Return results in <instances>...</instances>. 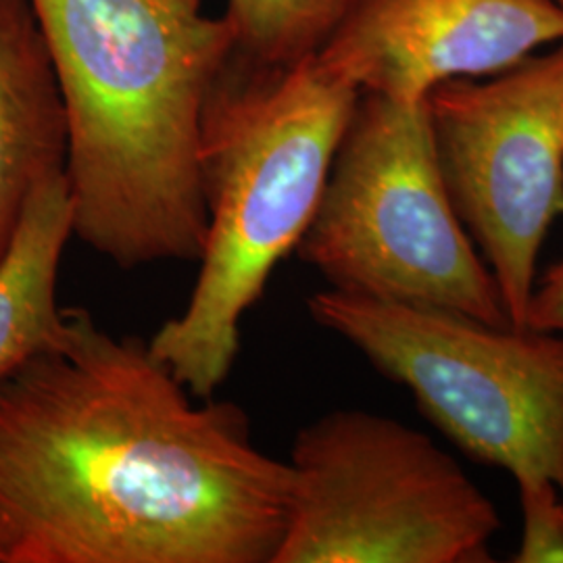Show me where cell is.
<instances>
[{"label": "cell", "instance_id": "6da1fadb", "mask_svg": "<svg viewBox=\"0 0 563 563\" xmlns=\"http://www.w3.org/2000/svg\"><path fill=\"white\" fill-rule=\"evenodd\" d=\"M290 488L241 405L84 307L0 380V563H274Z\"/></svg>", "mask_w": 563, "mask_h": 563}, {"label": "cell", "instance_id": "7a4b0ae2", "mask_svg": "<svg viewBox=\"0 0 563 563\" xmlns=\"http://www.w3.org/2000/svg\"><path fill=\"white\" fill-rule=\"evenodd\" d=\"M67 115L74 236L121 269L199 262L201 125L234 51L202 0H32Z\"/></svg>", "mask_w": 563, "mask_h": 563}, {"label": "cell", "instance_id": "3957f363", "mask_svg": "<svg viewBox=\"0 0 563 563\" xmlns=\"http://www.w3.org/2000/svg\"><path fill=\"white\" fill-rule=\"evenodd\" d=\"M362 92L316 57L263 65L232 51L201 125L207 241L180 316L148 341L197 399H211L241 351V323L322 201Z\"/></svg>", "mask_w": 563, "mask_h": 563}, {"label": "cell", "instance_id": "277c9868", "mask_svg": "<svg viewBox=\"0 0 563 563\" xmlns=\"http://www.w3.org/2000/svg\"><path fill=\"white\" fill-rule=\"evenodd\" d=\"M295 253L332 290L511 325L449 197L426 102L360 97Z\"/></svg>", "mask_w": 563, "mask_h": 563}, {"label": "cell", "instance_id": "5b68a950", "mask_svg": "<svg viewBox=\"0 0 563 563\" xmlns=\"http://www.w3.org/2000/svg\"><path fill=\"white\" fill-rule=\"evenodd\" d=\"M307 309L402 386L430 423L516 486L563 497V336L325 288Z\"/></svg>", "mask_w": 563, "mask_h": 563}, {"label": "cell", "instance_id": "8992f818", "mask_svg": "<svg viewBox=\"0 0 563 563\" xmlns=\"http://www.w3.org/2000/svg\"><path fill=\"white\" fill-rule=\"evenodd\" d=\"M274 563H490L499 509L428 434L362 409L299 430Z\"/></svg>", "mask_w": 563, "mask_h": 563}, {"label": "cell", "instance_id": "52a82bcc", "mask_svg": "<svg viewBox=\"0 0 563 563\" xmlns=\"http://www.w3.org/2000/svg\"><path fill=\"white\" fill-rule=\"evenodd\" d=\"M428 120L453 207L526 328L541 249L563 216V42L501 74L437 86Z\"/></svg>", "mask_w": 563, "mask_h": 563}, {"label": "cell", "instance_id": "ba28073f", "mask_svg": "<svg viewBox=\"0 0 563 563\" xmlns=\"http://www.w3.org/2000/svg\"><path fill=\"white\" fill-rule=\"evenodd\" d=\"M560 42L558 0H351L318 59L362 95L416 104Z\"/></svg>", "mask_w": 563, "mask_h": 563}, {"label": "cell", "instance_id": "9c48e42d", "mask_svg": "<svg viewBox=\"0 0 563 563\" xmlns=\"http://www.w3.org/2000/svg\"><path fill=\"white\" fill-rule=\"evenodd\" d=\"M67 165V115L32 0H0V257L42 181Z\"/></svg>", "mask_w": 563, "mask_h": 563}, {"label": "cell", "instance_id": "30bf717a", "mask_svg": "<svg viewBox=\"0 0 563 563\" xmlns=\"http://www.w3.org/2000/svg\"><path fill=\"white\" fill-rule=\"evenodd\" d=\"M71 236L74 211L63 172L32 192L13 241L0 257V380L59 336L57 282Z\"/></svg>", "mask_w": 563, "mask_h": 563}, {"label": "cell", "instance_id": "8fae6325", "mask_svg": "<svg viewBox=\"0 0 563 563\" xmlns=\"http://www.w3.org/2000/svg\"><path fill=\"white\" fill-rule=\"evenodd\" d=\"M349 4L351 0H228L223 18L234 34V53L284 67L316 57Z\"/></svg>", "mask_w": 563, "mask_h": 563}, {"label": "cell", "instance_id": "7c38bea8", "mask_svg": "<svg viewBox=\"0 0 563 563\" xmlns=\"http://www.w3.org/2000/svg\"><path fill=\"white\" fill-rule=\"evenodd\" d=\"M522 537L516 563H563V497L555 484L518 486Z\"/></svg>", "mask_w": 563, "mask_h": 563}, {"label": "cell", "instance_id": "4fadbf2b", "mask_svg": "<svg viewBox=\"0 0 563 563\" xmlns=\"http://www.w3.org/2000/svg\"><path fill=\"white\" fill-rule=\"evenodd\" d=\"M526 328L563 336V257L537 278L526 311Z\"/></svg>", "mask_w": 563, "mask_h": 563}, {"label": "cell", "instance_id": "5bb4252c", "mask_svg": "<svg viewBox=\"0 0 563 563\" xmlns=\"http://www.w3.org/2000/svg\"><path fill=\"white\" fill-rule=\"evenodd\" d=\"M558 2H562V4H563V0H558Z\"/></svg>", "mask_w": 563, "mask_h": 563}]
</instances>
